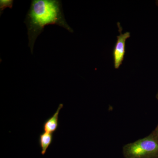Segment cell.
Listing matches in <instances>:
<instances>
[{
    "label": "cell",
    "instance_id": "cell-1",
    "mask_svg": "<svg viewBox=\"0 0 158 158\" xmlns=\"http://www.w3.org/2000/svg\"><path fill=\"white\" fill-rule=\"evenodd\" d=\"M24 23L27 29L28 46L32 54L36 39L45 26L57 25L73 33V30L66 22L62 2L59 0H33Z\"/></svg>",
    "mask_w": 158,
    "mask_h": 158
},
{
    "label": "cell",
    "instance_id": "cell-2",
    "mask_svg": "<svg viewBox=\"0 0 158 158\" xmlns=\"http://www.w3.org/2000/svg\"><path fill=\"white\" fill-rule=\"evenodd\" d=\"M124 158H158V138L152 133L123 148Z\"/></svg>",
    "mask_w": 158,
    "mask_h": 158
},
{
    "label": "cell",
    "instance_id": "cell-3",
    "mask_svg": "<svg viewBox=\"0 0 158 158\" xmlns=\"http://www.w3.org/2000/svg\"><path fill=\"white\" fill-rule=\"evenodd\" d=\"M119 35L117 36V40L113 50V56L114 68L118 69L122 64L126 53V42L131 37V33L126 32L123 34V28L120 23H117Z\"/></svg>",
    "mask_w": 158,
    "mask_h": 158
},
{
    "label": "cell",
    "instance_id": "cell-4",
    "mask_svg": "<svg viewBox=\"0 0 158 158\" xmlns=\"http://www.w3.org/2000/svg\"><path fill=\"white\" fill-rule=\"evenodd\" d=\"M63 107V104H60L53 115L44 122L43 124L44 131L53 134L58 129L59 127V114Z\"/></svg>",
    "mask_w": 158,
    "mask_h": 158
},
{
    "label": "cell",
    "instance_id": "cell-5",
    "mask_svg": "<svg viewBox=\"0 0 158 158\" xmlns=\"http://www.w3.org/2000/svg\"><path fill=\"white\" fill-rule=\"evenodd\" d=\"M53 134L52 133L44 131L40 135L38 142L40 148L41 154H45L47 150L53 141Z\"/></svg>",
    "mask_w": 158,
    "mask_h": 158
},
{
    "label": "cell",
    "instance_id": "cell-6",
    "mask_svg": "<svg viewBox=\"0 0 158 158\" xmlns=\"http://www.w3.org/2000/svg\"><path fill=\"white\" fill-rule=\"evenodd\" d=\"M13 1L12 0H1L0 1V12L1 15L6 8L12 9L13 7Z\"/></svg>",
    "mask_w": 158,
    "mask_h": 158
},
{
    "label": "cell",
    "instance_id": "cell-7",
    "mask_svg": "<svg viewBox=\"0 0 158 158\" xmlns=\"http://www.w3.org/2000/svg\"><path fill=\"white\" fill-rule=\"evenodd\" d=\"M152 133L158 138V124L156 127L155 129L154 130Z\"/></svg>",
    "mask_w": 158,
    "mask_h": 158
},
{
    "label": "cell",
    "instance_id": "cell-8",
    "mask_svg": "<svg viewBox=\"0 0 158 158\" xmlns=\"http://www.w3.org/2000/svg\"><path fill=\"white\" fill-rule=\"evenodd\" d=\"M156 6L158 7V0H157V1H156Z\"/></svg>",
    "mask_w": 158,
    "mask_h": 158
},
{
    "label": "cell",
    "instance_id": "cell-9",
    "mask_svg": "<svg viewBox=\"0 0 158 158\" xmlns=\"http://www.w3.org/2000/svg\"><path fill=\"white\" fill-rule=\"evenodd\" d=\"M156 98L158 100V92L156 96Z\"/></svg>",
    "mask_w": 158,
    "mask_h": 158
}]
</instances>
